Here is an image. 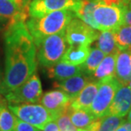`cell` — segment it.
Returning <instances> with one entry per match:
<instances>
[{
    "instance_id": "obj_36",
    "label": "cell",
    "mask_w": 131,
    "mask_h": 131,
    "mask_svg": "<svg viewBox=\"0 0 131 131\" xmlns=\"http://www.w3.org/2000/svg\"><path fill=\"white\" fill-rule=\"evenodd\" d=\"M127 85L129 86V88L131 89V80H130V81H129V83H128V85Z\"/></svg>"
},
{
    "instance_id": "obj_27",
    "label": "cell",
    "mask_w": 131,
    "mask_h": 131,
    "mask_svg": "<svg viewBox=\"0 0 131 131\" xmlns=\"http://www.w3.org/2000/svg\"><path fill=\"white\" fill-rule=\"evenodd\" d=\"M14 131H43V130L28 124V123L24 122L16 118V123Z\"/></svg>"
},
{
    "instance_id": "obj_10",
    "label": "cell",
    "mask_w": 131,
    "mask_h": 131,
    "mask_svg": "<svg viewBox=\"0 0 131 131\" xmlns=\"http://www.w3.org/2000/svg\"><path fill=\"white\" fill-rule=\"evenodd\" d=\"M72 98L65 91L60 90H53L43 94L40 103L44 107L54 114L58 118L61 113L68 109Z\"/></svg>"
},
{
    "instance_id": "obj_14",
    "label": "cell",
    "mask_w": 131,
    "mask_h": 131,
    "mask_svg": "<svg viewBox=\"0 0 131 131\" xmlns=\"http://www.w3.org/2000/svg\"><path fill=\"white\" fill-rule=\"evenodd\" d=\"M99 85L100 81L92 79L83 88V90L72 100L70 104L71 109L90 110V106L94 101L97 91H98Z\"/></svg>"
},
{
    "instance_id": "obj_31",
    "label": "cell",
    "mask_w": 131,
    "mask_h": 131,
    "mask_svg": "<svg viewBox=\"0 0 131 131\" xmlns=\"http://www.w3.org/2000/svg\"><path fill=\"white\" fill-rule=\"evenodd\" d=\"M12 1L22 8H28L31 0H12Z\"/></svg>"
},
{
    "instance_id": "obj_34",
    "label": "cell",
    "mask_w": 131,
    "mask_h": 131,
    "mask_svg": "<svg viewBox=\"0 0 131 131\" xmlns=\"http://www.w3.org/2000/svg\"><path fill=\"white\" fill-rule=\"evenodd\" d=\"M78 131H91V130H90L89 129H87V128H84V129H78Z\"/></svg>"
},
{
    "instance_id": "obj_28",
    "label": "cell",
    "mask_w": 131,
    "mask_h": 131,
    "mask_svg": "<svg viewBox=\"0 0 131 131\" xmlns=\"http://www.w3.org/2000/svg\"><path fill=\"white\" fill-rule=\"evenodd\" d=\"M124 25L131 26V0L127 4L124 9Z\"/></svg>"
},
{
    "instance_id": "obj_35",
    "label": "cell",
    "mask_w": 131,
    "mask_h": 131,
    "mask_svg": "<svg viewBox=\"0 0 131 131\" xmlns=\"http://www.w3.org/2000/svg\"><path fill=\"white\" fill-rule=\"evenodd\" d=\"M94 1H101V0H94ZM124 2H126V3H129L130 0H124Z\"/></svg>"
},
{
    "instance_id": "obj_2",
    "label": "cell",
    "mask_w": 131,
    "mask_h": 131,
    "mask_svg": "<svg viewBox=\"0 0 131 131\" xmlns=\"http://www.w3.org/2000/svg\"><path fill=\"white\" fill-rule=\"evenodd\" d=\"M74 16V13L70 9L57 10L42 17H30L27 19L26 25L34 42H37L48 36L64 31Z\"/></svg>"
},
{
    "instance_id": "obj_7",
    "label": "cell",
    "mask_w": 131,
    "mask_h": 131,
    "mask_svg": "<svg viewBox=\"0 0 131 131\" xmlns=\"http://www.w3.org/2000/svg\"><path fill=\"white\" fill-rule=\"evenodd\" d=\"M122 85L115 76L100 81V85L90 111L96 118L107 115L116 92Z\"/></svg>"
},
{
    "instance_id": "obj_29",
    "label": "cell",
    "mask_w": 131,
    "mask_h": 131,
    "mask_svg": "<svg viewBox=\"0 0 131 131\" xmlns=\"http://www.w3.org/2000/svg\"><path fill=\"white\" fill-rule=\"evenodd\" d=\"M43 131H60L59 126L57 124L56 120H52L50 122L47 123L43 128Z\"/></svg>"
},
{
    "instance_id": "obj_30",
    "label": "cell",
    "mask_w": 131,
    "mask_h": 131,
    "mask_svg": "<svg viewBox=\"0 0 131 131\" xmlns=\"http://www.w3.org/2000/svg\"><path fill=\"white\" fill-rule=\"evenodd\" d=\"M115 131H131V122L124 120Z\"/></svg>"
},
{
    "instance_id": "obj_19",
    "label": "cell",
    "mask_w": 131,
    "mask_h": 131,
    "mask_svg": "<svg viewBox=\"0 0 131 131\" xmlns=\"http://www.w3.org/2000/svg\"><path fill=\"white\" fill-rule=\"evenodd\" d=\"M90 46H69L61 60L72 65H82L90 54Z\"/></svg>"
},
{
    "instance_id": "obj_12",
    "label": "cell",
    "mask_w": 131,
    "mask_h": 131,
    "mask_svg": "<svg viewBox=\"0 0 131 131\" xmlns=\"http://www.w3.org/2000/svg\"><path fill=\"white\" fill-rule=\"evenodd\" d=\"M131 109V89L128 85H121L107 110V115L124 118Z\"/></svg>"
},
{
    "instance_id": "obj_1",
    "label": "cell",
    "mask_w": 131,
    "mask_h": 131,
    "mask_svg": "<svg viewBox=\"0 0 131 131\" xmlns=\"http://www.w3.org/2000/svg\"><path fill=\"white\" fill-rule=\"evenodd\" d=\"M5 29V69L0 90L3 95L24 83L38 66L36 44L26 22H18Z\"/></svg>"
},
{
    "instance_id": "obj_20",
    "label": "cell",
    "mask_w": 131,
    "mask_h": 131,
    "mask_svg": "<svg viewBox=\"0 0 131 131\" xmlns=\"http://www.w3.org/2000/svg\"><path fill=\"white\" fill-rule=\"evenodd\" d=\"M4 95L0 93V131H14L16 117L8 107Z\"/></svg>"
},
{
    "instance_id": "obj_6",
    "label": "cell",
    "mask_w": 131,
    "mask_h": 131,
    "mask_svg": "<svg viewBox=\"0 0 131 131\" xmlns=\"http://www.w3.org/2000/svg\"><path fill=\"white\" fill-rule=\"evenodd\" d=\"M42 96L41 80L36 72L17 88L4 95L9 104L37 103L40 101Z\"/></svg>"
},
{
    "instance_id": "obj_8",
    "label": "cell",
    "mask_w": 131,
    "mask_h": 131,
    "mask_svg": "<svg viewBox=\"0 0 131 131\" xmlns=\"http://www.w3.org/2000/svg\"><path fill=\"white\" fill-rule=\"evenodd\" d=\"M64 32L69 46H90L99 35L95 29L76 16L70 20Z\"/></svg>"
},
{
    "instance_id": "obj_25",
    "label": "cell",
    "mask_w": 131,
    "mask_h": 131,
    "mask_svg": "<svg viewBox=\"0 0 131 131\" xmlns=\"http://www.w3.org/2000/svg\"><path fill=\"white\" fill-rule=\"evenodd\" d=\"M124 119L114 115H106L101 119V124L97 131H115Z\"/></svg>"
},
{
    "instance_id": "obj_4",
    "label": "cell",
    "mask_w": 131,
    "mask_h": 131,
    "mask_svg": "<svg viewBox=\"0 0 131 131\" xmlns=\"http://www.w3.org/2000/svg\"><path fill=\"white\" fill-rule=\"evenodd\" d=\"M9 109L17 118L43 129L47 123L56 120V117L43 105L36 103L9 104Z\"/></svg>"
},
{
    "instance_id": "obj_13",
    "label": "cell",
    "mask_w": 131,
    "mask_h": 131,
    "mask_svg": "<svg viewBox=\"0 0 131 131\" xmlns=\"http://www.w3.org/2000/svg\"><path fill=\"white\" fill-rule=\"evenodd\" d=\"M91 80V76L82 72V73L66 78V79L55 80L53 86L56 89H60L65 91L73 99Z\"/></svg>"
},
{
    "instance_id": "obj_18",
    "label": "cell",
    "mask_w": 131,
    "mask_h": 131,
    "mask_svg": "<svg viewBox=\"0 0 131 131\" xmlns=\"http://www.w3.org/2000/svg\"><path fill=\"white\" fill-rule=\"evenodd\" d=\"M98 1L94 0H80V2L74 8L72 12L76 17L82 19L89 26L96 29V24L94 19V11L97 6Z\"/></svg>"
},
{
    "instance_id": "obj_15",
    "label": "cell",
    "mask_w": 131,
    "mask_h": 131,
    "mask_svg": "<svg viewBox=\"0 0 131 131\" xmlns=\"http://www.w3.org/2000/svg\"><path fill=\"white\" fill-rule=\"evenodd\" d=\"M131 74V50L119 51L116 58L115 77L122 85H127Z\"/></svg>"
},
{
    "instance_id": "obj_26",
    "label": "cell",
    "mask_w": 131,
    "mask_h": 131,
    "mask_svg": "<svg viewBox=\"0 0 131 131\" xmlns=\"http://www.w3.org/2000/svg\"><path fill=\"white\" fill-rule=\"evenodd\" d=\"M69 107L67 110L65 111L63 113H61L59 118L56 119L59 129L60 131H78V129L74 126V124H72L70 119Z\"/></svg>"
},
{
    "instance_id": "obj_23",
    "label": "cell",
    "mask_w": 131,
    "mask_h": 131,
    "mask_svg": "<svg viewBox=\"0 0 131 131\" xmlns=\"http://www.w3.org/2000/svg\"><path fill=\"white\" fill-rule=\"evenodd\" d=\"M116 46L119 51L131 50V26L122 25L113 30Z\"/></svg>"
},
{
    "instance_id": "obj_24",
    "label": "cell",
    "mask_w": 131,
    "mask_h": 131,
    "mask_svg": "<svg viewBox=\"0 0 131 131\" xmlns=\"http://www.w3.org/2000/svg\"><path fill=\"white\" fill-rule=\"evenodd\" d=\"M106 54L101 51L99 48L94 47V48H90V54L85 60V62L83 63L81 67H82L83 72L86 74L91 76L94 71L95 70L96 68L100 64L103 58H105Z\"/></svg>"
},
{
    "instance_id": "obj_21",
    "label": "cell",
    "mask_w": 131,
    "mask_h": 131,
    "mask_svg": "<svg viewBox=\"0 0 131 131\" xmlns=\"http://www.w3.org/2000/svg\"><path fill=\"white\" fill-rule=\"evenodd\" d=\"M95 41L96 47L102 51L106 55L119 52L116 46L114 33L111 30H101Z\"/></svg>"
},
{
    "instance_id": "obj_17",
    "label": "cell",
    "mask_w": 131,
    "mask_h": 131,
    "mask_svg": "<svg viewBox=\"0 0 131 131\" xmlns=\"http://www.w3.org/2000/svg\"><path fill=\"white\" fill-rule=\"evenodd\" d=\"M118 52H117L106 55L96 69L94 71V73L92 74V79L97 81H101V80L115 76L116 58Z\"/></svg>"
},
{
    "instance_id": "obj_32",
    "label": "cell",
    "mask_w": 131,
    "mask_h": 131,
    "mask_svg": "<svg viewBox=\"0 0 131 131\" xmlns=\"http://www.w3.org/2000/svg\"><path fill=\"white\" fill-rule=\"evenodd\" d=\"M3 80H4V75H3V71H2V68L0 66V90H1V86L3 84Z\"/></svg>"
},
{
    "instance_id": "obj_16",
    "label": "cell",
    "mask_w": 131,
    "mask_h": 131,
    "mask_svg": "<svg viewBox=\"0 0 131 131\" xmlns=\"http://www.w3.org/2000/svg\"><path fill=\"white\" fill-rule=\"evenodd\" d=\"M83 72L81 65H72L60 61L47 68V74L50 79L60 80L72 77Z\"/></svg>"
},
{
    "instance_id": "obj_11",
    "label": "cell",
    "mask_w": 131,
    "mask_h": 131,
    "mask_svg": "<svg viewBox=\"0 0 131 131\" xmlns=\"http://www.w3.org/2000/svg\"><path fill=\"white\" fill-rule=\"evenodd\" d=\"M28 8H22L12 0H0V21H5V28L28 19Z\"/></svg>"
},
{
    "instance_id": "obj_9",
    "label": "cell",
    "mask_w": 131,
    "mask_h": 131,
    "mask_svg": "<svg viewBox=\"0 0 131 131\" xmlns=\"http://www.w3.org/2000/svg\"><path fill=\"white\" fill-rule=\"evenodd\" d=\"M80 0H31L28 6L30 17H42L53 11L70 9L77 6Z\"/></svg>"
},
{
    "instance_id": "obj_33",
    "label": "cell",
    "mask_w": 131,
    "mask_h": 131,
    "mask_svg": "<svg viewBox=\"0 0 131 131\" xmlns=\"http://www.w3.org/2000/svg\"><path fill=\"white\" fill-rule=\"evenodd\" d=\"M128 121L131 122V109L129 110V112L128 113Z\"/></svg>"
},
{
    "instance_id": "obj_22",
    "label": "cell",
    "mask_w": 131,
    "mask_h": 131,
    "mask_svg": "<svg viewBox=\"0 0 131 131\" xmlns=\"http://www.w3.org/2000/svg\"><path fill=\"white\" fill-rule=\"evenodd\" d=\"M69 116L72 123L78 129L87 128L92 122L96 119L90 110H73L71 109V107H69Z\"/></svg>"
},
{
    "instance_id": "obj_3",
    "label": "cell",
    "mask_w": 131,
    "mask_h": 131,
    "mask_svg": "<svg viewBox=\"0 0 131 131\" xmlns=\"http://www.w3.org/2000/svg\"><path fill=\"white\" fill-rule=\"evenodd\" d=\"M35 44L38 63L45 68L60 62L68 47L64 31L48 36Z\"/></svg>"
},
{
    "instance_id": "obj_5",
    "label": "cell",
    "mask_w": 131,
    "mask_h": 131,
    "mask_svg": "<svg viewBox=\"0 0 131 131\" xmlns=\"http://www.w3.org/2000/svg\"><path fill=\"white\" fill-rule=\"evenodd\" d=\"M127 5L106 4L98 1L94 11V19L99 30H115L124 25V9Z\"/></svg>"
}]
</instances>
